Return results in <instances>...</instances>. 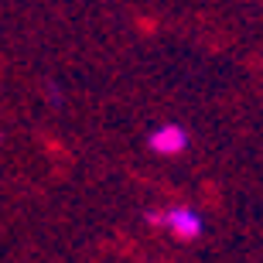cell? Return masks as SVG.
Returning <instances> with one entry per match:
<instances>
[{
    "instance_id": "6da1fadb",
    "label": "cell",
    "mask_w": 263,
    "mask_h": 263,
    "mask_svg": "<svg viewBox=\"0 0 263 263\" xmlns=\"http://www.w3.org/2000/svg\"><path fill=\"white\" fill-rule=\"evenodd\" d=\"M147 219H151V226L167 229V233L175 236V239H181V243H195L198 236L205 233L202 212L192 209V205H167V209H161V212H151Z\"/></svg>"
},
{
    "instance_id": "7a4b0ae2",
    "label": "cell",
    "mask_w": 263,
    "mask_h": 263,
    "mask_svg": "<svg viewBox=\"0 0 263 263\" xmlns=\"http://www.w3.org/2000/svg\"><path fill=\"white\" fill-rule=\"evenodd\" d=\"M147 144L161 157H178L181 151H188V130L181 123H161L157 130H151Z\"/></svg>"
}]
</instances>
